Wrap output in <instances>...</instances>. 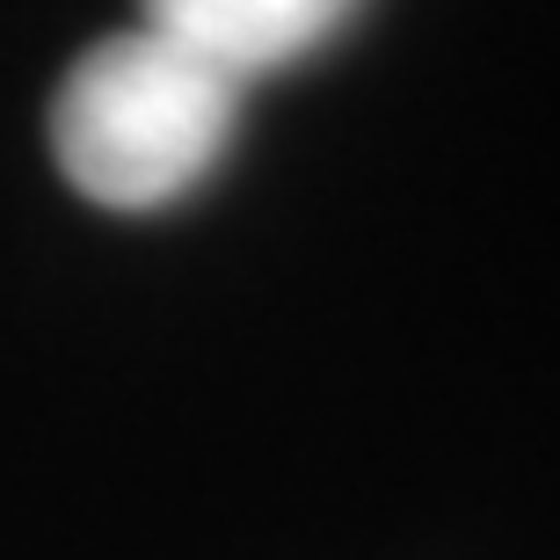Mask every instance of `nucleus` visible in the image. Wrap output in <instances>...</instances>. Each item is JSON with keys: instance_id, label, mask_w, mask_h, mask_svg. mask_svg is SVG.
Wrapping results in <instances>:
<instances>
[{"instance_id": "2", "label": "nucleus", "mask_w": 560, "mask_h": 560, "mask_svg": "<svg viewBox=\"0 0 560 560\" xmlns=\"http://www.w3.org/2000/svg\"><path fill=\"white\" fill-rule=\"evenodd\" d=\"M357 8L364 0H139V22L219 66L233 88H248L335 44Z\"/></svg>"}, {"instance_id": "1", "label": "nucleus", "mask_w": 560, "mask_h": 560, "mask_svg": "<svg viewBox=\"0 0 560 560\" xmlns=\"http://www.w3.org/2000/svg\"><path fill=\"white\" fill-rule=\"evenodd\" d=\"M241 95L248 88L161 30H117L88 44L51 95L59 175L103 211H161L226 161Z\"/></svg>"}]
</instances>
